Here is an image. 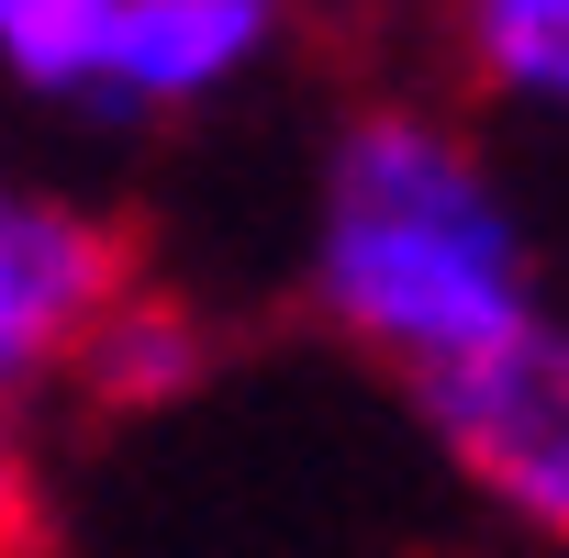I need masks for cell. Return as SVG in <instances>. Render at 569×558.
<instances>
[{
    "label": "cell",
    "instance_id": "6da1fadb",
    "mask_svg": "<svg viewBox=\"0 0 569 558\" xmlns=\"http://www.w3.org/2000/svg\"><path fill=\"white\" fill-rule=\"evenodd\" d=\"M302 291L347 347H369L402 380H436L513 336L547 302V279L491 146L425 101H369L325 146Z\"/></svg>",
    "mask_w": 569,
    "mask_h": 558
},
{
    "label": "cell",
    "instance_id": "7a4b0ae2",
    "mask_svg": "<svg viewBox=\"0 0 569 558\" xmlns=\"http://www.w3.org/2000/svg\"><path fill=\"white\" fill-rule=\"evenodd\" d=\"M425 436L447 447V469L536 547L569 558V313L536 302L513 336H491L480 358L413 380Z\"/></svg>",
    "mask_w": 569,
    "mask_h": 558
},
{
    "label": "cell",
    "instance_id": "3957f363",
    "mask_svg": "<svg viewBox=\"0 0 569 558\" xmlns=\"http://www.w3.org/2000/svg\"><path fill=\"white\" fill-rule=\"evenodd\" d=\"M112 291H123V235L90 201L0 168V413H23L68 380Z\"/></svg>",
    "mask_w": 569,
    "mask_h": 558
},
{
    "label": "cell",
    "instance_id": "277c9868",
    "mask_svg": "<svg viewBox=\"0 0 569 558\" xmlns=\"http://www.w3.org/2000/svg\"><path fill=\"white\" fill-rule=\"evenodd\" d=\"M291 12L279 0H123L112 12V46H101V112L112 123H168V112H201L223 90H246Z\"/></svg>",
    "mask_w": 569,
    "mask_h": 558
},
{
    "label": "cell",
    "instance_id": "5b68a950",
    "mask_svg": "<svg viewBox=\"0 0 569 558\" xmlns=\"http://www.w3.org/2000/svg\"><path fill=\"white\" fill-rule=\"evenodd\" d=\"M223 369V336L179 302V291H123L90 313V336H79V358H68V380L101 402V413H179V402H201V380Z\"/></svg>",
    "mask_w": 569,
    "mask_h": 558
},
{
    "label": "cell",
    "instance_id": "8992f818",
    "mask_svg": "<svg viewBox=\"0 0 569 558\" xmlns=\"http://www.w3.org/2000/svg\"><path fill=\"white\" fill-rule=\"evenodd\" d=\"M458 68L491 112L569 134V0H458Z\"/></svg>",
    "mask_w": 569,
    "mask_h": 558
},
{
    "label": "cell",
    "instance_id": "52a82bcc",
    "mask_svg": "<svg viewBox=\"0 0 569 558\" xmlns=\"http://www.w3.org/2000/svg\"><path fill=\"white\" fill-rule=\"evenodd\" d=\"M123 0H0V79L46 112H101V46Z\"/></svg>",
    "mask_w": 569,
    "mask_h": 558
}]
</instances>
